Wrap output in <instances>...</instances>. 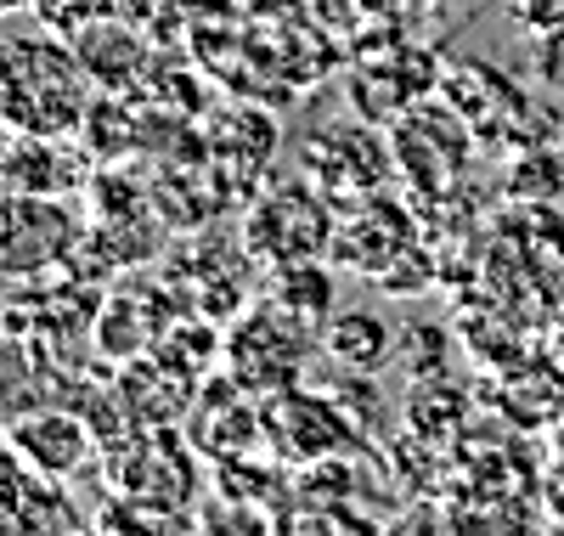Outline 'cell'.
<instances>
[{
	"label": "cell",
	"instance_id": "obj_21",
	"mask_svg": "<svg viewBox=\"0 0 564 536\" xmlns=\"http://www.w3.org/2000/svg\"><path fill=\"white\" fill-rule=\"evenodd\" d=\"M558 153H564V125H558Z\"/></svg>",
	"mask_w": 564,
	"mask_h": 536
},
{
	"label": "cell",
	"instance_id": "obj_19",
	"mask_svg": "<svg viewBox=\"0 0 564 536\" xmlns=\"http://www.w3.org/2000/svg\"><path fill=\"white\" fill-rule=\"evenodd\" d=\"M520 23L536 34H564V0H520Z\"/></svg>",
	"mask_w": 564,
	"mask_h": 536
},
{
	"label": "cell",
	"instance_id": "obj_20",
	"mask_svg": "<svg viewBox=\"0 0 564 536\" xmlns=\"http://www.w3.org/2000/svg\"><path fill=\"white\" fill-rule=\"evenodd\" d=\"M423 7H435V12H441V7H452V0H423Z\"/></svg>",
	"mask_w": 564,
	"mask_h": 536
},
{
	"label": "cell",
	"instance_id": "obj_6",
	"mask_svg": "<svg viewBox=\"0 0 564 536\" xmlns=\"http://www.w3.org/2000/svg\"><path fill=\"white\" fill-rule=\"evenodd\" d=\"M390 148L379 141V130L361 119H339V125H316L300 141V170L327 192V199H356V192H379L390 175Z\"/></svg>",
	"mask_w": 564,
	"mask_h": 536
},
{
	"label": "cell",
	"instance_id": "obj_5",
	"mask_svg": "<svg viewBox=\"0 0 564 536\" xmlns=\"http://www.w3.org/2000/svg\"><path fill=\"white\" fill-rule=\"evenodd\" d=\"M260 418H265V447H276L282 458H300V463H316V458H339L361 441V429L345 418V407L327 396V389H271L260 401Z\"/></svg>",
	"mask_w": 564,
	"mask_h": 536
},
{
	"label": "cell",
	"instance_id": "obj_2",
	"mask_svg": "<svg viewBox=\"0 0 564 536\" xmlns=\"http://www.w3.org/2000/svg\"><path fill=\"white\" fill-rule=\"evenodd\" d=\"M85 243L79 215L52 192H0V282L63 271Z\"/></svg>",
	"mask_w": 564,
	"mask_h": 536
},
{
	"label": "cell",
	"instance_id": "obj_1",
	"mask_svg": "<svg viewBox=\"0 0 564 536\" xmlns=\"http://www.w3.org/2000/svg\"><path fill=\"white\" fill-rule=\"evenodd\" d=\"M334 210L322 199V186L305 181H265L260 199L243 215V255L265 266H289V260H316L334 243Z\"/></svg>",
	"mask_w": 564,
	"mask_h": 536
},
{
	"label": "cell",
	"instance_id": "obj_10",
	"mask_svg": "<svg viewBox=\"0 0 564 536\" xmlns=\"http://www.w3.org/2000/svg\"><path fill=\"white\" fill-rule=\"evenodd\" d=\"M238 378L231 384H204V401H198V412H193V447L204 452V458H243V452H254V447H265V418H260V401H249V396L238 401Z\"/></svg>",
	"mask_w": 564,
	"mask_h": 536
},
{
	"label": "cell",
	"instance_id": "obj_8",
	"mask_svg": "<svg viewBox=\"0 0 564 536\" xmlns=\"http://www.w3.org/2000/svg\"><path fill=\"white\" fill-rule=\"evenodd\" d=\"M12 463H23L29 474H45V480H68L85 469L90 447H97V429H90L79 412H63V407H34L23 418H12L0 429Z\"/></svg>",
	"mask_w": 564,
	"mask_h": 536
},
{
	"label": "cell",
	"instance_id": "obj_16",
	"mask_svg": "<svg viewBox=\"0 0 564 536\" xmlns=\"http://www.w3.org/2000/svg\"><path fill=\"white\" fill-rule=\"evenodd\" d=\"M406 424H412V435H423V441H446V435H457V429L468 424L463 384H452L446 373H441V378H412Z\"/></svg>",
	"mask_w": 564,
	"mask_h": 536
},
{
	"label": "cell",
	"instance_id": "obj_4",
	"mask_svg": "<svg viewBox=\"0 0 564 536\" xmlns=\"http://www.w3.org/2000/svg\"><path fill=\"white\" fill-rule=\"evenodd\" d=\"M334 243H327V260L350 266L361 277H384L406 249H417V226L412 210L379 192H356V199H334Z\"/></svg>",
	"mask_w": 564,
	"mask_h": 536
},
{
	"label": "cell",
	"instance_id": "obj_14",
	"mask_svg": "<svg viewBox=\"0 0 564 536\" xmlns=\"http://www.w3.org/2000/svg\"><path fill=\"white\" fill-rule=\"evenodd\" d=\"M265 300L294 317L305 328H327V317H334V271L316 260H289V266H265Z\"/></svg>",
	"mask_w": 564,
	"mask_h": 536
},
{
	"label": "cell",
	"instance_id": "obj_3",
	"mask_svg": "<svg viewBox=\"0 0 564 536\" xmlns=\"http://www.w3.org/2000/svg\"><path fill=\"white\" fill-rule=\"evenodd\" d=\"M231 356V378H238L243 389H254V396H271V389H289L300 384L305 373V356H311V328L294 322V317H282L271 300L243 311V322L226 333V345Z\"/></svg>",
	"mask_w": 564,
	"mask_h": 536
},
{
	"label": "cell",
	"instance_id": "obj_17",
	"mask_svg": "<svg viewBox=\"0 0 564 536\" xmlns=\"http://www.w3.org/2000/svg\"><path fill=\"white\" fill-rule=\"evenodd\" d=\"M508 181V192H513V199H520V204H553L558 199V192H564V153L553 148H525V153H513L508 159V170H502Z\"/></svg>",
	"mask_w": 564,
	"mask_h": 536
},
{
	"label": "cell",
	"instance_id": "obj_18",
	"mask_svg": "<svg viewBox=\"0 0 564 536\" xmlns=\"http://www.w3.org/2000/svg\"><path fill=\"white\" fill-rule=\"evenodd\" d=\"M395 356L412 378H441L446 373V356H452V333L441 322H406L395 333Z\"/></svg>",
	"mask_w": 564,
	"mask_h": 536
},
{
	"label": "cell",
	"instance_id": "obj_15",
	"mask_svg": "<svg viewBox=\"0 0 564 536\" xmlns=\"http://www.w3.org/2000/svg\"><path fill=\"white\" fill-rule=\"evenodd\" d=\"M322 351L334 356V367L379 373L395 356V328L379 311H334L322 328Z\"/></svg>",
	"mask_w": 564,
	"mask_h": 536
},
{
	"label": "cell",
	"instance_id": "obj_11",
	"mask_svg": "<svg viewBox=\"0 0 564 536\" xmlns=\"http://www.w3.org/2000/svg\"><path fill=\"white\" fill-rule=\"evenodd\" d=\"M0 175L12 192H74L85 186V159L63 148V136H34L12 130V141H0Z\"/></svg>",
	"mask_w": 564,
	"mask_h": 536
},
{
	"label": "cell",
	"instance_id": "obj_12",
	"mask_svg": "<svg viewBox=\"0 0 564 536\" xmlns=\"http://www.w3.org/2000/svg\"><path fill=\"white\" fill-rule=\"evenodd\" d=\"M68 52L79 57L90 85H108V90H124V85H135L141 74H148V40H135V29L108 23V18L79 23Z\"/></svg>",
	"mask_w": 564,
	"mask_h": 536
},
{
	"label": "cell",
	"instance_id": "obj_7",
	"mask_svg": "<svg viewBox=\"0 0 564 536\" xmlns=\"http://www.w3.org/2000/svg\"><path fill=\"white\" fill-rule=\"evenodd\" d=\"M113 480L124 497H148V503L181 514L186 497L198 492V463L170 435V424H159V435H124L113 447Z\"/></svg>",
	"mask_w": 564,
	"mask_h": 536
},
{
	"label": "cell",
	"instance_id": "obj_13",
	"mask_svg": "<svg viewBox=\"0 0 564 536\" xmlns=\"http://www.w3.org/2000/svg\"><path fill=\"white\" fill-rule=\"evenodd\" d=\"M441 90H446V103L475 125V136H497L502 119H520L525 114V96L513 90L497 68L486 63H457L441 74Z\"/></svg>",
	"mask_w": 564,
	"mask_h": 536
},
{
	"label": "cell",
	"instance_id": "obj_9",
	"mask_svg": "<svg viewBox=\"0 0 564 536\" xmlns=\"http://www.w3.org/2000/svg\"><path fill=\"white\" fill-rule=\"evenodd\" d=\"M276 153V119L265 108H220L204 119V159L231 181L249 186Z\"/></svg>",
	"mask_w": 564,
	"mask_h": 536
}]
</instances>
